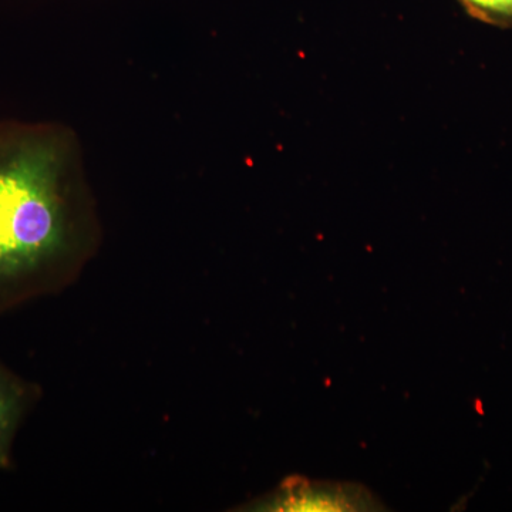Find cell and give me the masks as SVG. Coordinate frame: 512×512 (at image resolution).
Masks as SVG:
<instances>
[{"instance_id": "cell-2", "label": "cell", "mask_w": 512, "mask_h": 512, "mask_svg": "<svg viewBox=\"0 0 512 512\" xmlns=\"http://www.w3.org/2000/svg\"><path fill=\"white\" fill-rule=\"evenodd\" d=\"M256 507L268 511L375 510L376 501L365 488L352 484L285 483Z\"/></svg>"}, {"instance_id": "cell-1", "label": "cell", "mask_w": 512, "mask_h": 512, "mask_svg": "<svg viewBox=\"0 0 512 512\" xmlns=\"http://www.w3.org/2000/svg\"><path fill=\"white\" fill-rule=\"evenodd\" d=\"M66 138L0 124V316L69 285L89 245Z\"/></svg>"}, {"instance_id": "cell-4", "label": "cell", "mask_w": 512, "mask_h": 512, "mask_svg": "<svg viewBox=\"0 0 512 512\" xmlns=\"http://www.w3.org/2000/svg\"><path fill=\"white\" fill-rule=\"evenodd\" d=\"M467 15L500 29H512V0H458Z\"/></svg>"}, {"instance_id": "cell-3", "label": "cell", "mask_w": 512, "mask_h": 512, "mask_svg": "<svg viewBox=\"0 0 512 512\" xmlns=\"http://www.w3.org/2000/svg\"><path fill=\"white\" fill-rule=\"evenodd\" d=\"M39 397L35 384L0 363V470L12 466V450L20 424Z\"/></svg>"}]
</instances>
